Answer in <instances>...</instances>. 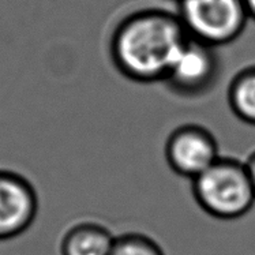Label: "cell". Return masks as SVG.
<instances>
[{"instance_id":"cell-1","label":"cell","mask_w":255,"mask_h":255,"mask_svg":"<svg viewBox=\"0 0 255 255\" xmlns=\"http://www.w3.org/2000/svg\"><path fill=\"white\" fill-rule=\"evenodd\" d=\"M187 38L177 14L143 8L125 16L115 27L111 57L119 73L134 82H164Z\"/></svg>"},{"instance_id":"cell-2","label":"cell","mask_w":255,"mask_h":255,"mask_svg":"<svg viewBox=\"0 0 255 255\" xmlns=\"http://www.w3.org/2000/svg\"><path fill=\"white\" fill-rule=\"evenodd\" d=\"M191 182L199 208L214 219H240L250 212L255 202L246 164L235 158L220 157Z\"/></svg>"},{"instance_id":"cell-3","label":"cell","mask_w":255,"mask_h":255,"mask_svg":"<svg viewBox=\"0 0 255 255\" xmlns=\"http://www.w3.org/2000/svg\"><path fill=\"white\" fill-rule=\"evenodd\" d=\"M190 38L217 48L238 40L250 19L243 0H176Z\"/></svg>"},{"instance_id":"cell-4","label":"cell","mask_w":255,"mask_h":255,"mask_svg":"<svg viewBox=\"0 0 255 255\" xmlns=\"http://www.w3.org/2000/svg\"><path fill=\"white\" fill-rule=\"evenodd\" d=\"M220 60L216 48L188 37L172 63L165 84L180 96H199L217 79Z\"/></svg>"},{"instance_id":"cell-5","label":"cell","mask_w":255,"mask_h":255,"mask_svg":"<svg viewBox=\"0 0 255 255\" xmlns=\"http://www.w3.org/2000/svg\"><path fill=\"white\" fill-rule=\"evenodd\" d=\"M214 135L202 126L184 125L172 131L165 143V158L171 169L194 180L220 158Z\"/></svg>"},{"instance_id":"cell-6","label":"cell","mask_w":255,"mask_h":255,"mask_svg":"<svg viewBox=\"0 0 255 255\" xmlns=\"http://www.w3.org/2000/svg\"><path fill=\"white\" fill-rule=\"evenodd\" d=\"M38 198L31 183L19 173L0 171V240L22 235L36 220Z\"/></svg>"},{"instance_id":"cell-7","label":"cell","mask_w":255,"mask_h":255,"mask_svg":"<svg viewBox=\"0 0 255 255\" xmlns=\"http://www.w3.org/2000/svg\"><path fill=\"white\" fill-rule=\"evenodd\" d=\"M116 236L97 223L74 225L64 235L60 246L62 255H110Z\"/></svg>"},{"instance_id":"cell-8","label":"cell","mask_w":255,"mask_h":255,"mask_svg":"<svg viewBox=\"0 0 255 255\" xmlns=\"http://www.w3.org/2000/svg\"><path fill=\"white\" fill-rule=\"evenodd\" d=\"M228 104L236 118L255 126V64L243 68L232 78Z\"/></svg>"},{"instance_id":"cell-9","label":"cell","mask_w":255,"mask_h":255,"mask_svg":"<svg viewBox=\"0 0 255 255\" xmlns=\"http://www.w3.org/2000/svg\"><path fill=\"white\" fill-rule=\"evenodd\" d=\"M110 255H165L154 240L142 234L118 236Z\"/></svg>"},{"instance_id":"cell-10","label":"cell","mask_w":255,"mask_h":255,"mask_svg":"<svg viewBox=\"0 0 255 255\" xmlns=\"http://www.w3.org/2000/svg\"><path fill=\"white\" fill-rule=\"evenodd\" d=\"M246 164V169H247V173H249V177H250L251 186H253V190H254L255 194V151L251 153L249 160L245 162Z\"/></svg>"},{"instance_id":"cell-11","label":"cell","mask_w":255,"mask_h":255,"mask_svg":"<svg viewBox=\"0 0 255 255\" xmlns=\"http://www.w3.org/2000/svg\"><path fill=\"white\" fill-rule=\"evenodd\" d=\"M243 4H245L249 18L255 21V0H243Z\"/></svg>"}]
</instances>
